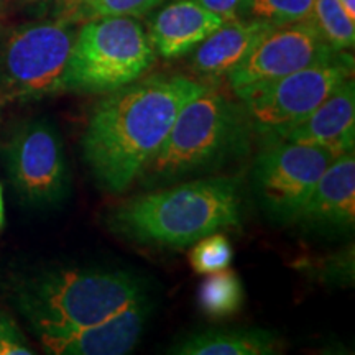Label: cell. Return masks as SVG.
Masks as SVG:
<instances>
[{
  "instance_id": "28",
  "label": "cell",
  "mask_w": 355,
  "mask_h": 355,
  "mask_svg": "<svg viewBox=\"0 0 355 355\" xmlns=\"http://www.w3.org/2000/svg\"><path fill=\"white\" fill-rule=\"evenodd\" d=\"M2 107H3V104L0 102V121H2Z\"/></svg>"
},
{
  "instance_id": "10",
  "label": "cell",
  "mask_w": 355,
  "mask_h": 355,
  "mask_svg": "<svg viewBox=\"0 0 355 355\" xmlns=\"http://www.w3.org/2000/svg\"><path fill=\"white\" fill-rule=\"evenodd\" d=\"M309 19L272 26L227 74L232 91L272 81L337 55Z\"/></svg>"
},
{
  "instance_id": "24",
  "label": "cell",
  "mask_w": 355,
  "mask_h": 355,
  "mask_svg": "<svg viewBox=\"0 0 355 355\" xmlns=\"http://www.w3.org/2000/svg\"><path fill=\"white\" fill-rule=\"evenodd\" d=\"M19 2L25 3V6H30V7L44 8V7H51L53 3L58 2V0H19Z\"/></svg>"
},
{
  "instance_id": "5",
  "label": "cell",
  "mask_w": 355,
  "mask_h": 355,
  "mask_svg": "<svg viewBox=\"0 0 355 355\" xmlns=\"http://www.w3.org/2000/svg\"><path fill=\"white\" fill-rule=\"evenodd\" d=\"M155 50L135 17H105L81 24L64 76V92L107 94L152 68Z\"/></svg>"
},
{
  "instance_id": "4",
  "label": "cell",
  "mask_w": 355,
  "mask_h": 355,
  "mask_svg": "<svg viewBox=\"0 0 355 355\" xmlns=\"http://www.w3.org/2000/svg\"><path fill=\"white\" fill-rule=\"evenodd\" d=\"M252 130L239 101L209 87L178 114L139 180L145 188L209 176L248 152Z\"/></svg>"
},
{
  "instance_id": "6",
  "label": "cell",
  "mask_w": 355,
  "mask_h": 355,
  "mask_svg": "<svg viewBox=\"0 0 355 355\" xmlns=\"http://www.w3.org/2000/svg\"><path fill=\"white\" fill-rule=\"evenodd\" d=\"M78 25L48 19L0 33V102H33L64 92Z\"/></svg>"
},
{
  "instance_id": "8",
  "label": "cell",
  "mask_w": 355,
  "mask_h": 355,
  "mask_svg": "<svg viewBox=\"0 0 355 355\" xmlns=\"http://www.w3.org/2000/svg\"><path fill=\"white\" fill-rule=\"evenodd\" d=\"M339 155L313 144L282 140L263 145L250 176L260 209L279 224L295 222L319 178Z\"/></svg>"
},
{
  "instance_id": "15",
  "label": "cell",
  "mask_w": 355,
  "mask_h": 355,
  "mask_svg": "<svg viewBox=\"0 0 355 355\" xmlns=\"http://www.w3.org/2000/svg\"><path fill=\"white\" fill-rule=\"evenodd\" d=\"M268 28L272 26L252 20L224 21L194 48L191 68L206 79L227 76Z\"/></svg>"
},
{
  "instance_id": "25",
  "label": "cell",
  "mask_w": 355,
  "mask_h": 355,
  "mask_svg": "<svg viewBox=\"0 0 355 355\" xmlns=\"http://www.w3.org/2000/svg\"><path fill=\"white\" fill-rule=\"evenodd\" d=\"M339 2L350 19L355 20V0H339Z\"/></svg>"
},
{
  "instance_id": "3",
  "label": "cell",
  "mask_w": 355,
  "mask_h": 355,
  "mask_svg": "<svg viewBox=\"0 0 355 355\" xmlns=\"http://www.w3.org/2000/svg\"><path fill=\"white\" fill-rule=\"evenodd\" d=\"M241 188L227 176H201L168 184L119 204L107 227L140 245L181 250L217 230L241 224Z\"/></svg>"
},
{
  "instance_id": "21",
  "label": "cell",
  "mask_w": 355,
  "mask_h": 355,
  "mask_svg": "<svg viewBox=\"0 0 355 355\" xmlns=\"http://www.w3.org/2000/svg\"><path fill=\"white\" fill-rule=\"evenodd\" d=\"M189 263L198 275H211L227 270L232 265L234 248L225 235L209 234L193 243Z\"/></svg>"
},
{
  "instance_id": "26",
  "label": "cell",
  "mask_w": 355,
  "mask_h": 355,
  "mask_svg": "<svg viewBox=\"0 0 355 355\" xmlns=\"http://www.w3.org/2000/svg\"><path fill=\"white\" fill-rule=\"evenodd\" d=\"M6 227V204H3V191L0 184V232Z\"/></svg>"
},
{
  "instance_id": "7",
  "label": "cell",
  "mask_w": 355,
  "mask_h": 355,
  "mask_svg": "<svg viewBox=\"0 0 355 355\" xmlns=\"http://www.w3.org/2000/svg\"><path fill=\"white\" fill-rule=\"evenodd\" d=\"M352 56L339 51L331 60L234 92L252 135L268 145L308 117L334 89L352 78Z\"/></svg>"
},
{
  "instance_id": "1",
  "label": "cell",
  "mask_w": 355,
  "mask_h": 355,
  "mask_svg": "<svg viewBox=\"0 0 355 355\" xmlns=\"http://www.w3.org/2000/svg\"><path fill=\"white\" fill-rule=\"evenodd\" d=\"M209 86L188 76H148L107 92L92 109L81 153L97 186L122 194L155 157L180 110Z\"/></svg>"
},
{
  "instance_id": "13",
  "label": "cell",
  "mask_w": 355,
  "mask_h": 355,
  "mask_svg": "<svg viewBox=\"0 0 355 355\" xmlns=\"http://www.w3.org/2000/svg\"><path fill=\"white\" fill-rule=\"evenodd\" d=\"M354 137L355 84L354 79L349 78L278 141L322 145L337 153H345L354 150Z\"/></svg>"
},
{
  "instance_id": "12",
  "label": "cell",
  "mask_w": 355,
  "mask_h": 355,
  "mask_svg": "<svg viewBox=\"0 0 355 355\" xmlns=\"http://www.w3.org/2000/svg\"><path fill=\"white\" fill-rule=\"evenodd\" d=\"M295 224L319 234H349L355 224V155H339L319 178Z\"/></svg>"
},
{
  "instance_id": "11",
  "label": "cell",
  "mask_w": 355,
  "mask_h": 355,
  "mask_svg": "<svg viewBox=\"0 0 355 355\" xmlns=\"http://www.w3.org/2000/svg\"><path fill=\"white\" fill-rule=\"evenodd\" d=\"M150 313L152 303L146 296L102 322L35 337L53 355H123L140 343Z\"/></svg>"
},
{
  "instance_id": "23",
  "label": "cell",
  "mask_w": 355,
  "mask_h": 355,
  "mask_svg": "<svg viewBox=\"0 0 355 355\" xmlns=\"http://www.w3.org/2000/svg\"><path fill=\"white\" fill-rule=\"evenodd\" d=\"M198 2L204 8H207L209 12L216 13L217 17H220L224 21L239 19L237 10L241 0H198Z\"/></svg>"
},
{
  "instance_id": "17",
  "label": "cell",
  "mask_w": 355,
  "mask_h": 355,
  "mask_svg": "<svg viewBox=\"0 0 355 355\" xmlns=\"http://www.w3.org/2000/svg\"><path fill=\"white\" fill-rule=\"evenodd\" d=\"M162 0H58L51 6V19L84 24L105 17H141Z\"/></svg>"
},
{
  "instance_id": "20",
  "label": "cell",
  "mask_w": 355,
  "mask_h": 355,
  "mask_svg": "<svg viewBox=\"0 0 355 355\" xmlns=\"http://www.w3.org/2000/svg\"><path fill=\"white\" fill-rule=\"evenodd\" d=\"M309 20L334 50L347 51L354 48L355 20L345 13L339 0H314Z\"/></svg>"
},
{
  "instance_id": "19",
  "label": "cell",
  "mask_w": 355,
  "mask_h": 355,
  "mask_svg": "<svg viewBox=\"0 0 355 355\" xmlns=\"http://www.w3.org/2000/svg\"><path fill=\"white\" fill-rule=\"evenodd\" d=\"M313 3L314 0H241L237 17L270 26H282L309 19Z\"/></svg>"
},
{
  "instance_id": "9",
  "label": "cell",
  "mask_w": 355,
  "mask_h": 355,
  "mask_svg": "<svg viewBox=\"0 0 355 355\" xmlns=\"http://www.w3.org/2000/svg\"><path fill=\"white\" fill-rule=\"evenodd\" d=\"M2 157L8 181L21 202L51 207L69 194L71 175L64 144L48 119L19 123L2 146Z\"/></svg>"
},
{
  "instance_id": "16",
  "label": "cell",
  "mask_w": 355,
  "mask_h": 355,
  "mask_svg": "<svg viewBox=\"0 0 355 355\" xmlns=\"http://www.w3.org/2000/svg\"><path fill=\"white\" fill-rule=\"evenodd\" d=\"M283 340L268 329H209L186 336L166 350L176 355H273Z\"/></svg>"
},
{
  "instance_id": "18",
  "label": "cell",
  "mask_w": 355,
  "mask_h": 355,
  "mask_svg": "<svg viewBox=\"0 0 355 355\" xmlns=\"http://www.w3.org/2000/svg\"><path fill=\"white\" fill-rule=\"evenodd\" d=\"M245 291L242 279L230 270H222L206 275L198 293V301L202 313L212 319L234 316L242 309Z\"/></svg>"
},
{
  "instance_id": "27",
  "label": "cell",
  "mask_w": 355,
  "mask_h": 355,
  "mask_svg": "<svg viewBox=\"0 0 355 355\" xmlns=\"http://www.w3.org/2000/svg\"><path fill=\"white\" fill-rule=\"evenodd\" d=\"M8 3H10V0H0V13H3Z\"/></svg>"
},
{
  "instance_id": "29",
  "label": "cell",
  "mask_w": 355,
  "mask_h": 355,
  "mask_svg": "<svg viewBox=\"0 0 355 355\" xmlns=\"http://www.w3.org/2000/svg\"><path fill=\"white\" fill-rule=\"evenodd\" d=\"M0 33H2V26H0Z\"/></svg>"
},
{
  "instance_id": "2",
  "label": "cell",
  "mask_w": 355,
  "mask_h": 355,
  "mask_svg": "<svg viewBox=\"0 0 355 355\" xmlns=\"http://www.w3.org/2000/svg\"><path fill=\"white\" fill-rule=\"evenodd\" d=\"M7 296L35 336L91 326L146 298L135 273L89 266H43L13 275Z\"/></svg>"
},
{
  "instance_id": "14",
  "label": "cell",
  "mask_w": 355,
  "mask_h": 355,
  "mask_svg": "<svg viewBox=\"0 0 355 355\" xmlns=\"http://www.w3.org/2000/svg\"><path fill=\"white\" fill-rule=\"evenodd\" d=\"M222 24L220 17L198 0H175L153 17L148 38L155 53L165 60H176L193 51Z\"/></svg>"
},
{
  "instance_id": "22",
  "label": "cell",
  "mask_w": 355,
  "mask_h": 355,
  "mask_svg": "<svg viewBox=\"0 0 355 355\" xmlns=\"http://www.w3.org/2000/svg\"><path fill=\"white\" fill-rule=\"evenodd\" d=\"M35 350L7 311L0 309V355H32Z\"/></svg>"
}]
</instances>
